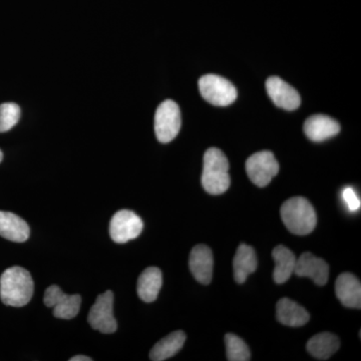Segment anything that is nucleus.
Segmentation results:
<instances>
[{"mask_svg":"<svg viewBox=\"0 0 361 361\" xmlns=\"http://www.w3.org/2000/svg\"><path fill=\"white\" fill-rule=\"evenodd\" d=\"M294 274L310 278L315 284L323 286L329 281V266L323 259L316 257L310 252H305L297 259Z\"/></svg>","mask_w":361,"mask_h":361,"instance_id":"obj_11","label":"nucleus"},{"mask_svg":"<svg viewBox=\"0 0 361 361\" xmlns=\"http://www.w3.org/2000/svg\"><path fill=\"white\" fill-rule=\"evenodd\" d=\"M44 304L54 308V315L61 319H73L80 312L82 297L78 294L68 295L56 285H51L45 290Z\"/></svg>","mask_w":361,"mask_h":361,"instance_id":"obj_9","label":"nucleus"},{"mask_svg":"<svg viewBox=\"0 0 361 361\" xmlns=\"http://www.w3.org/2000/svg\"><path fill=\"white\" fill-rule=\"evenodd\" d=\"M246 172L256 186L266 187L279 172V164L271 152H258L247 160Z\"/></svg>","mask_w":361,"mask_h":361,"instance_id":"obj_6","label":"nucleus"},{"mask_svg":"<svg viewBox=\"0 0 361 361\" xmlns=\"http://www.w3.org/2000/svg\"><path fill=\"white\" fill-rule=\"evenodd\" d=\"M202 185L207 193L211 195H221L229 189V161L221 149H207L204 155Z\"/></svg>","mask_w":361,"mask_h":361,"instance_id":"obj_2","label":"nucleus"},{"mask_svg":"<svg viewBox=\"0 0 361 361\" xmlns=\"http://www.w3.org/2000/svg\"><path fill=\"white\" fill-rule=\"evenodd\" d=\"M199 90L205 101L217 106H227L237 99V90L231 82L217 75H206L199 80Z\"/></svg>","mask_w":361,"mask_h":361,"instance_id":"obj_4","label":"nucleus"},{"mask_svg":"<svg viewBox=\"0 0 361 361\" xmlns=\"http://www.w3.org/2000/svg\"><path fill=\"white\" fill-rule=\"evenodd\" d=\"M20 106L14 103L0 104V133L8 132L20 122Z\"/></svg>","mask_w":361,"mask_h":361,"instance_id":"obj_23","label":"nucleus"},{"mask_svg":"<svg viewBox=\"0 0 361 361\" xmlns=\"http://www.w3.org/2000/svg\"><path fill=\"white\" fill-rule=\"evenodd\" d=\"M190 270L197 281L208 285L212 280L213 253L206 245L195 246L189 259Z\"/></svg>","mask_w":361,"mask_h":361,"instance_id":"obj_12","label":"nucleus"},{"mask_svg":"<svg viewBox=\"0 0 361 361\" xmlns=\"http://www.w3.org/2000/svg\"><path fill=\"white\" fill-rule=\"evenodd\" d=\"M268 96L278 108L286 111H294L300 106L301 99L297 90L283 80L277 77H271L266 82Z\"/></svg>","mask_w":361,"mask_h":361,"instance_id":"obj_10","label":"nucleus"},{"mask_svg":"<svg viewBox=\"0 0 361 361\" xmlns=\"http://www.w3.org/2000/svg\"><path fill=\"white\" fill-rule=\"evenodd\" d=\"M337 298L345 307H361V284L360 279L351 273H342L336 282Z\"/></svg>","mask_w":361,"mask_h":361,"instance_id":"obj_14","label":"nucleus"},{"mask_svg":"<svg viewBox=\"0 0 361 361\" xmlns=\"http://www.w3.org/2000/svg\"><path fill=\"white\" fill-rule=\"evenodd\" d=\"M182 125L179 106L172 99L163 102L155 115L157 139L163 144L172 142L177 137Z\"/></svg>","mask_w":361,"mask_h":361,"instance_id":"obj_5","label":"nucleus"},{"mask_svg":"<svg viewBox=\"0 0 361 361\" xmlns=\"http://www.w3.org/2000/svg\"><path fill=\"white\" fill-rule=\"evenodd\" d=\"M144 223L137 214L130 210L118 211L111 218L110 235L114 242L125 244L141 235Z\"/></svg>","mask_w":361,"mask_h":361,"instance_id":"obj_7","label":"nucleus"},{"mask_svg":"<svg viewBox=\"0 0 361 361\" xmlns=\"http://www.w3.org/2000/svg\"><path fill=\"white\" fill-rule=\"evenodd\" d=\"M272 256L275 262L273 278L277 284H283L293 274L297 259L293 252L283 245L275 247Z\"/></svg>","mask_w":361,"mask_h":361,"instance_id":"obj_19","label":"nucleus"},{"mask_svg":"<svg viewBox=\"0 0 361 361\" xmlns=\"http://www.w3.org/2000/svg\"><path fill=\"white\" fill-rule=\"evenodd\" d=\"M113 308V292L108 290L97 296L87 317L90 326L102 334H114L118 329V324L114 316Z\"/></svg>","mask_w":361,"mask_h":361,"instance_id":"obj_8","label":"nucleus"},{"mask_svg":"<svg viewBox=\"0 0 361 361\" xmlns=\"http://www.w3.org/2000/svg\"><path fill=\"white\" fill-rule=\"evenodd\" d=\"M163 285V274L157 267H149L142 271L137 280V295L144 302L151 303L158 298Z\"/></svg>","mask_w":361,"mask_h":361,"instance_id":"obj_17","label":"nucleus"},{"mask_svg":"<svg viewBox=\"0 0 361 361\" xmlns=\"http://www.w3.org/2000/svg\"><path fill=\"white\" fill-rule=\"evenodd\" d=\"M339 132L341 126L329 116L314 115L304 123V133L313 142L326 141Z\"/></svg>","mask_w":361,"mask_h":361,"instance_id":"obj_13","label":"nucleus"},{"mask_svg":"<svg viewBox=\"0 0 361 361\" xmlns=\"http://www.w3.org/2000/svg\"><path fill=\"white\" fill-rule=\"evenodd\" d=\"M278 322L286 326L300 327L310 322V313L305 308L289 298H282L276 305Z\"/></svg>","mask_w":361,"mask_h":361,"instance_id":"obj_16","label":"nucleus"},{"mask_svg":"<svg viewBox=\"0 0 361 361\" xmlns=\"http://www.w3.org/2000/svg\"><path fill=\"white\" fill-rule=\"evenodd\" d=\"M280 214L284 225L293 234L304 236L315 229L317 217L314 208L303 197H293L284 202Z\"/></svg>","mask_w":361,"mask_h":361,"instance_id":"obj_3","label":"nucleus"},{"mask_svg":"<svg viewBox=\"0 0 361 361\" xmlns=\"http://www.w3.org/2000/svg\"><path fill=\"white\" fill-rule=\"evenodd\" d=\"M226 353L229 361H248L250 360L251 353L248 345L233 334L225 336Z\"/></svg>","mask_w":361,"mask_h":361,"instance_id":"obj_22","label":"nucleus"},{"mask_svg":"<svg viewBox=\"0 0 361 361\" xmlns=\"http://www.w3.org/2000/svg\"><path fill=\"white\" fill-rule=\"evenodd\" d=\"M92 358L85 355H75L70 358V361H92Z\"/></svg>","mask_w":361,"mask_h":361,"instance_id":"obj_25","label":"nucleus"},{"mask_svg":"<svg viewBox=\"0 0 361 361\" xmlns=\"http://www.w3.org/2000/svg\"><path fill=\"white\" fill-rule=\"evenodd\" d=\"M30 226L20 216L0 211V236L9 241L23 243L30 238Z\"/></svg>","mask_w":361,"mask_h":361,"instance_id":"obj_15","label":"nucleus"},{"mask_svg":"<svg viewBox=\"0 0 361 361\" xmlns=\"http://www.w3.org/2000/svg\"><path fill=\"white\" fill-rule=\"evenodd\" d=\"M257 256L254 249L246 244H241L237 249L233 260L234 278L237 283H244L249 275L257 269Z\"/></svg>","mask_w":361,"mask_h":361,"instance_id":"obj_18","label":"nucleus"},{"mask_svg":"<svg viewBox=\"0 0 361 361\" xmlns=\"http://www.w3.org/2000/svg\"><path fill=\"white\" fill-rule=\"evenodd\" d=\"M2 159H4V154H2L1 149H0V163H1Z\"/></svg>","mask_w":361,"mask_h":361,"instance_id":"obj_26","label":"nucleus"},{"mask_svg":"<svg viewBox=\"0 0 361 361\" xmlns=\"http://www.w3.org/2000/svg\"><path fill=\"white\" fill-rule=\"evenodd\" d=\"M33 290L32 275L20 266L8 268L0 277V299L7 306L23 307L32 300Z\"/></svg>","mask_w":361,"mask_h":361,"instance_id":"obj_1","label":"nucleus"},{"mask_svg":"<svg viewBox=\"0 0 361 361\" xmlns=\"http://www.w3.org/2000/svg\"><path fill=\"white\" fill-rule=\"evenodd\" d=\"M339 346H341V341L338 337L330 332H322L310 338L306 348L313 357L326 360L338 350Z\"/></svg>","mask_w":361,"mask_h":361,"instance_id":"obj_20","label":"nucleus"},{"mask_svg":"<svg viewBox=\"0 0 361 361\" xmlns=\"http://www.w3.org/2000/svg\"><path fill=\"white\" fill-rule=\"evenodd\" d=\"M342 199L350 212H356L360 209V199L351 187L344 188L342 191Z\"/></svg>","mask_w":361,"mask_h":361,"instance_id":"obj_24","label":"nucleus"},{"mask_svg":"<svg viewBox=\"0 0 361 361\" xmlns=\"http://www.w3.org/2000/svg\"><path fill=\"white\" fill-rule=\"evenodd\" d=\"M186 341V334L184 331L172 332L165 338L161 339L158 343L152 348L149 353V358L153 361H163L173 357L184 346Z\"/></svg>","mask_w":361,"mask_h":361,"instance_id":"obj_21","label":"nucleus"}]
</instances>
